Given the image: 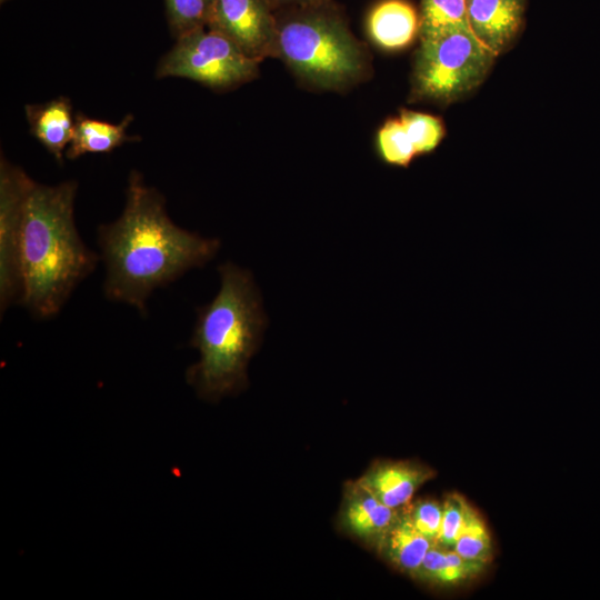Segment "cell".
<instances>
[{"label":"cell","mask_w":600,"mask_h":600,"mask_svg":"<svg viewBox=\"0 0 600 600\" xmlns=\"http://www.w3.org/2000/svg\"><path fill=\"white\" fill-rule=\"evenodd\" d=\"M214 0H164L166 14L172 36L177 39L193 30L206 28Z\"/></svg>","instance_id":"obj_19"},{"label":"cell","mask_w":600,"mask_h":600,"mask_svg":"<svg viewBox=\"0 0 600 600\" xmlns=\"http://www.w3.org/2000/svg\"><path fill=\"white\" fill-rule=\"evenodd\" d=\"M434 476L436 471L421 462L387 460L372 464L357 482L383 504L399 510Z\"/></svg>","instance_id":"obj_9"},{"label":"cell","mask_w":600,"mask_h":600,"mask_svg":"<svg viewBox=\"0 0 600 600\" xmlns=\"http://www.w3.org/2000/svg\"><path fill=\"white\" fill-rule=\"evenodd\" d=\"M420 39L470 29L467 0H420Z\"/></svg>","instance_id":"obj_17"},{"label":"cell","mask_w":600,"mask_h":600,"mask_svg":"<svg viewBox=\"0 0 600 600\" xmlns=\"http://www.w3.org/2000/svg\"><path fill=\"white\" fill-rule=\"evenodd\" d=\"M488 564L460 556L453 549L433 544L414 578L438 587H457L480 576Z\"/></svg>","instance_id":"obj_16"},{"label":"cell","mask_w":600,"mask_h":600,"mask_svg":"<svg viewBox=\"0 0 600 600\" xmlns=\"http://www.w3.org/2000/svg\"><path fill=\"white\" fill-rule=\"evenodd\" d=\"M526 0H467L468 21L478 40L499 56L519 32Z\"/></svg>","instance_id":"obj_10"},{"label":"cell","mask_w":600,"mask_h":600,"mask_svg":"<svg viewBox=\"0 0 600 600\" xmlns=\"http://www.w3.org/2000/svg\"><path fill=\"white\" fill-rule=\"evenodd\" d=\"M377 147L382 161L391 166L408 167L417 156L400 118L383 123L378 131Z\"/></svg>","instance_id":"obj_20"},{"label":"cell","mask_w":600,"mask_h":600,"mask_svg":"<svg viewBox=\"0 0 600 600\" xmlns=\"http://www.w3.org/2000/svg\"><path fill=\"white\" fill-rule=\"evenodd\" d=\"M216 297L198 308L190 346L199 360L186 372L199 397L219 400L247 384V366L267 326L259 289L250 271L224 262Z\"/></svg>","instance_id":"obj_3"},{"label":"cell","mask_w":600,"mask_h":600,"mask_svg":"<svg viewBox=\"0 0 600 600\" xmlns=\"http://www.w3.org/2000/svg\"><path fill=\"white\" fill-rule=\"evenodd\" d=\"M78 183L33 181L21 232L20 306L33 318L60 313L77 287L97 268L99 253L82 240L74 220Z\"/></svg>","instance_id":"obj_2"},{"label":"cell","mask_w":600,"mask_h":600,"mask_svg":"<svg viewBox=\"0 0 600 600\" xmlns=\"http://www.w3.org/2000/svg\"><path fill=\"white\" fill-rule=\"evenodd\" d=\"M442 520L437 544L452 549L471 508L470 503L458 493H450L442 502Z\"/></svg>","instance_id":"obj_22"},{"label":"cell","mask_w":600,"mask_h":600,"mask_svg":"<svg viewBox=\"0 0 600 600\" xmlns=\"http://www.w3.org/2000/svg\"><path fill=\"white\" fill-rule=\"evenodd\" d=\"M398 516L399 510L383 504L357 481L347 488L341 522L359 539L378 543Z\"/></svg>","instance_id":"obj_12"},{"label":"cell","mask_w":600,"mask_h":600,"mask_svg":"<svg viewBox=\"0 0 600 600\" xmlns=\"http://www.w3.org/2000/svg\"><path fill=\"white\" fill-rule=\"evenodd\" d=\"M24 113L30 133L61 164L76 124L70 99L61 96L42 103L26 104Z\"/></svg>","instance_id":"obj_11"},{"label":"cell","mask_w":600,"mask_h":600,"mask_svg":"<svg viewBox=\"0 0 600 600\" xmlns=\"http://www.w3.org/2000/svg\"><path fill=\"white\" fill-rule=\"evenodd\" d=\"M259 64L229 38L206 27L177 38L158 62L156 76L184 78L226 91L257 78Z\"/></svg>","instance_id":"obj_6"},{"label":"cell","mask_w":600,"mask_h":600,"mask_svg":"<svg viewBox=\"0 0 600 600\" xmlns=\"http://www.w3.org/2000/svg\"><path fill=\"white\" fill-rule=\"evenodd\" d=\"M7 1H9V0H0V3H4V2H7Z\"/></svg>","instance_id":"obj_25"},{"label":"cell","mask_w":600,"mask_h":600,"mask_svg":"<svg viewBox=\"0 0 600 600\" xmlns=\"http://www.w3.org/2000/svg\"><path fill=\"white\" fill-rule=\"evenodd\" d=\"M442 503L436 500H419L409 507L404 512L413 527L431 542L437 544L441 520H442Z\"/></svg>","instance_id":"obj_23"},{"label":"cell","mask_w":600,"mask_h":600,"mask_svg":"<svg viewBox=\"0 0 600 600\" xmlns=\"http://www.w3.org/2000/svg\"><path fill=\"white\" fill-rule=\"evenodd\" d=\"M434 543L421 534L406 512L400 513L378 541L381 554L399 571L414 577Z\"/></svg>","instance_id":"obj_15"},{"label":"cell","mask_w":600,"mask_h":600,"mask_svg":"<svg viewBox=\"0 0 600 600\" xmlns=\"http://www.w3.org/2000/svg\"><path fill=\"white\" fill-rule=\"evenodd\" d=\"M132 121L133 116L129 113L119 123H111L78 112L66 158L74 160L88 153H110L126 142L138 140L137 136L127 133Z\"/></svg>","instance_id":"obj_14"},{"label":"cell","mask_w":600,"mask_h":600,"mask_svg":"<svg viewBox=\"0 0 600 600\" xmlns=\"http://www.w3.org/2000/svg\"><path fill=\"white\" fill-rule=\"evenodd\" d=\"M276 58L308 87L343 91L368 76L363 44L333 0L278 9Z\"/></svg>","instance_id":"obj_4"},{"label":"cell","mask_w":600,"mask_h":600,"mask_svg":"<svg viewBox=\"0 0 600 600\" xmlns=\"http://www.w3.org/2000/svg\"><path fill=\"white\" fill-rule=\"evenodd\" d=\"M97 242L106 269L104 297L143 316L154 290L203 267L220 249L219 239L177 226L167 212L164 196L137 170L128 177L121 214L98 227Z\"/></svg>","instance_id":"obj_1"},{"label":"cell","mask_w":600,"mask_h":600,"mask_svg":"<svg viewBox=\"0 0 600 600\" xmlns=\"http://www.w3.org/2000/svg\"><path fill=\"white\" fill-rule=\"evenodd\" d=\"M496 58L471 29L420 39L412 68L411 96L441 104L453 102L482 83Z\"/></svg>","instance_id":"obj_5"},{"label":"cell","mask_w":600,"mask_h":600,"mask_svg":"<svg viewBox=\"0 0 600 600\" xmlns=\"http://www.w3.org/2000/svg\"><path fill=\"white\" fill-rule=\"evenodd\" d=\"M460 556L488 564L493 557V543L489 529L479 514L471 507L461 532L452 548Z\"/></svg>","instance_id":"obj_18"},{"label":"cell","mask_w":600,"mask_h":600,"mask_svg":"<svg viewBox=\"0 0 600 600\" xmlns=\"http://www.w3.org/2000/svg\"><path fill=\"white\" fill-rule=\"evenodd\" d=\"M273 10L288 8V7H294V6H302V4H309L313 2H319L323 0H269Z\"/></svg>","instance_id":"obj_24"},{"label":"cell","mask_w":600,"mask_h":600,"mask_svg":"<svg viewBox=\"0 0 600 600\" xmlns=\"http://www.w3.org/2000/svg\"><path fill=\"white\" fill-rule=\"evenodd\" d=\"M371 41L384 50L408 47L420 32V16L406 0H382L367 17Z\"/></svg>","instance_id":"obj_13"},{"label":"cell","mask_w":600,"mask_h":600,"mask_svg":"<svg viewBox=\"0 0 600 600\" xmlns=\"http://www.w3.org/2000/svg\"><path fill=\"white\" fill-rule=\"evenodd\" d=\"M399 118L417 156L431 152L442 140L444 129L439 118L412 110H402Z\"/></svg>","instance_id":"obj_21"},{"label":"cell","mask_w":600,"mask_h":600,"mask_svg":"<svg viewBox=\"0 0 600 600\" xmlns=\"http://www.w3.org/2000/svg\"><path fill=\"white\" fill-rule=\"evenodd\" d=\"M207 28L259 62L276 58V14L269 0H214Z\"/></svg>","instance_id":"obj_8"},{"label":"cell","mask_w":600,"mask_h":600,"mask_svg":"<svg viewBox=\"0 0 600 600\" xmlns=\"http://www.w3.org/2000/svg\"><path fill=\"white\" fill-rule=\"evenodd\" d=\"M26 171L0 159V312L20 303V246L26 201L32 187Z\"/></svg>","instance_id":"obj_7"}]
</instances>
